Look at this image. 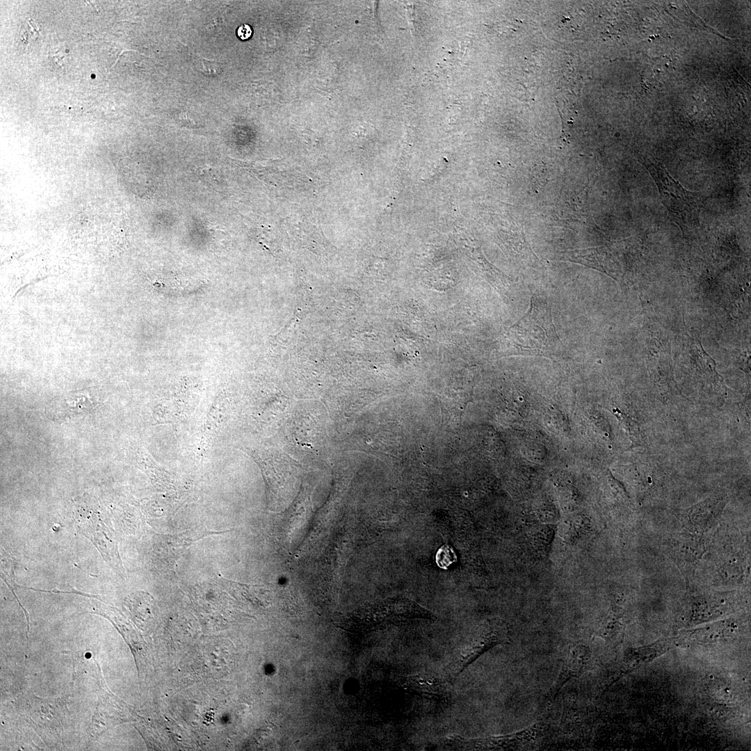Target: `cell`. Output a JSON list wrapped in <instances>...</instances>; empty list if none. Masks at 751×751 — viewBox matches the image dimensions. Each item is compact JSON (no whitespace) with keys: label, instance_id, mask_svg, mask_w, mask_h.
<instances>
[{"label":"cell","instance_id":"1","mask_svg":"<svg viewBox=\"0 0 751 751\" xmlns=\"http://www.w3.org/2000/svg\"><path fill=\"white\" fill-rule=\"evenodd\" d=\"M645 166L658 188L660 199L672 220L683 232L699 224L700 199L697 193L685 189L659 161L645 160Z\"/></svg>","mask_w":751,"mask_h":751},{"label":"cell","instance_id":"2","mask_svg":"<svg viewBox=\"0 0 751 751\" xmlns=\"http://www.w3.org/2000/svg\"><path fill=\"white\" fill-rule=\"evenodd\" d=\"M516 345L523 352L547 353L560 345L547 302L532 297L528 312L517 323Z\"/></svg>","mask_w":751,"mask_h":751},{"label":"cell","instance_id":"3","mask_svg":"<svg viewBox=\"0 0 751 751\" xmlns=\"http://www.w3.org/2000/svg\"><path fill=\"white\" fill-rule=\"evenodd\" d=\"M509 632L501 620H490L477 628L454 654L449 666L453 678L458 677L480 656L494 647L508 642Z\"/></svg>","mask_w":751,"mask_h":751},{"label":"cell","instance_id":"4","mask_svg":"<svg viewBox=\"0 0 751 751\" xmlns=\"http://www.w3.org/2000/svg\"><path fill=\"white\" fill-rule=\"evenodd\" d=\"M543 732L544 725L536 723L519 732L497 736L471 739L450 736L446 743L451 748L462 750H516L535 743Z\"/></svg>","mask_w":751,"mask_h":751},{"label":"cell","instance_id":"5","mask_svg":"<svg viewBox=\"0 0 751 751\" xmlns=\"http://www.w3.org/2000/svg\"><path fill=\"white\" fill-rule=\"evenodd\" d=\"M77 527L92 542L108 563L119 567V556L115 540L108 527L93 512L80 513Z\"/></svg>","mask_w":751,"mask_h":751},{"label":"cell","instance_id":"6","mask_svg":"<svg viewBox=\"0 0 751 751\" xmlns=\"http://www.w3.org/2000/svg\"><path fill=\"white\" fill-rule=\"evenodd\" d=\"M701 535L691 532L679 533L668 542V554L684 574L693 572L706 551Z\"/></svg>","mask_w":751,"mask_h":751},{"label":"cell","instance_id":"7","mask_svg":"<svg viewBox=\"0 0 751 751\" xmlns=\"http://www.w3.org/2000/svg\"><path fill=\"white\" fill-rule=\"evenodd\" d=\"M590 656L589 647L584 644L575 643L568 647L558 676L544 699L546 706H551L567 681L580 677L586 671Z\"/></svg>","mask_w":751,"mask_h":751},{"label":"cell","instance_id":"8","mask_svg":"<svg viewBox=\"0 0 751 751\" xmlns=\"http://www.w3.org/2000/svg\"><path fill=\"white\" fill-rule=\"evenodd\" d=\"M399 681L407 691L425 699L446 702L451 697L448 684L431 674L421 673L401 677Z\"/></svg>","mask_w":751,"mask_h":751},{"label":"cell","instance_id":"9","mask_svg":"<svg viewBox=\"0 0 751 751\" xmlns=\"http://www.w3.org/2000/svg\"><path fill=\"white\" fill-rule=\"evenodd\" d=\"M722 501L709 499L686 510L680 515L683 525L689 532L703 534L717 524L723 507Z\"/></svg>","mask_w":751,"mask_h":751},{"label":"cell","instance_id":"10","mask_svg":"<svg viewBox=\"0 0 751 751\" xmlns=\"http://www.w3.org/2000/svg\"><path fill=\"white\" fill-rule=\"evenodd\" d=\"M193 65L195 68L206 76H217L222 72V64L215 60H208L200 56H193Z\"/></svg>","mask_w":751,"mask_h":751},{"label":"cell","instance_id":"11","mask_svg":"<svg viewBox=\"0 0 751 751\" xmlns=\"http://www.w3.org/2000/svg\"><path fill=\"white\" fill-rule=\"evenodd\" d=\"M175 119L181 125L197 128L202 124L200 116L195 112L190 110H182L175 114Z\"/></svg>","mask_w":751,"mask_h":751},{"label":"cell","instance_id":"12","mask_svg":"<svg viewBox=\"0 0 751 751\" xmlns=\"http://www.w3.org/2000/svg\"><path fill=\"white\" fill-rule=\"evenodd\" d=\"M435 560L439 567L446 570L451 564L457 560V557L453 549L446 544L438 549Z\"/></svg>","mask_w":751,"mask_h":751},{"label":"cell","instance_id":"13","mask_svg":"<svg viewBox=\"0 0 751 751\" xmlns=\"http://www.w3.org/2000/svg\"><path fill=\"white\" fill-rule=\"evenodd\" d=\"M236 34L241 40H246L252 36V30L250 25L245 24L237 29Z\"/></svg>","mask_w":751,"mask_h":751}]
</instances>
